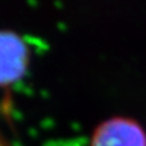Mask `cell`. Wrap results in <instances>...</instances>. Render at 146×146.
Returning a JSON list of instances; mask_svg holds the SVG:
<instances>
[{
  "instance_id": "3957f363",
  "label": "cell",
  "mask_w": 146,
  "mask_h": 146,
  "mask_svg": "<svg viewBox=\"0 0 146 146\" xmlns=\"http://www.w3.org/2000/svg\"><path fill=\"white\" fill-rule=\"evenodd\" d=\"M0 146H11L1 134H0Z\"/></svg>"
},
{
  "instance_id": "6da1fadb",
  "label": "cell",
  "mask_w": 146,
  "mask_h": 146,
  "mask_svg": "<svg viewBox=\"0 0 146 146\" xmlns=\"http://www.w3.org/2000/svg\"><path fill=\"white\" fill-rule=\"evenodd\" d=\"M90 146H146V133L131 118L112 117L95 128Z\"/></svg>"
},
{
  "instance_id": "7a4b0ae2",
  "label": "cell",
  "mask_w": 146,
  "mask_h": 146,
  "mask_svg": "<svg viewBox=\"0 0 146 146\" xmlns=\"http://www.w3.org/2000/svg\"><path fill=\"white\" fill-rule=\"evenodd\" d=\"M29 51L25 40L12 31L0 29V85L12 84L25 74Z\"/></svg>"
}]
</instances>
